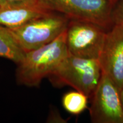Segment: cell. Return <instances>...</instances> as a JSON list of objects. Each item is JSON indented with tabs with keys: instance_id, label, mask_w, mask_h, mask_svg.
Returning a JSON list of instances; mask_svg holds the SVG:
<instances>
[{
	"instance_id": "cell-1",
	"label": "cell",
	"mask_w": 123,
	"mask_h": 123,
	"mask_svg": "<svg viewBox=\"0 0 123 123\" xmlns=\"http://www.w3.org/2000/svg\"><path fill=\"white\" fill-rule=\"evenodd\" d=\"M68 54L66 30L51 42L25 53L17 69L18 83L29 87L39 86L42 80L51 75Z\"/></svg>"
},
{
	"instance_id": "cell-2",
	"label": "cell",
	"mask_w": 123,
	"mask_h": 123,
	"mask_svg": "<svg viewBox=\"0 0 123 123\" xmlns=\"http://www.w3.org/2000/svg\"><path fill=\"white\" fill-rule=\"evenodd\" d=\"M101 76L98 59H86L69 54L49 76L55 86H68L90 98Z\"/></svg>"
},
{
	"instance_id": "cell-3",
	"label": "cell",
	"mask_w": 123,
	"mask_h": 123,
	"mask_svg": "<svg viewBox=\"0 0 123 123\" xmlns=\"http://www.w3.org/2000/svg\"><path fill=\"white\" fill-rule=\"evenodd\" d=\"M70 21L61 14L51 12L14 28H8L25 53L49 43L65 31Z\"/></svg>"
},
{
	"instance_id": "cell-4",
	"label": "cell",
	"mask_w": 123,
	"mask_h": 123,
	"mask_svg": "<svg viewBox=\"0 0 123 123\" xmlns=\"http://www.w3.org/2000/svg\"><path fill=\"white\" fill-rule=\"evenodd\" d=\"M51 12L69 20L87 21L110 30L113 26L111 15L116 0H41Z\"/></svg>"
},
{
	"instance_id": "cell-5",
	"label": "cell",
	"mask_w": 123,
	"mask_h": 123,
	"mask_svg": "<svg viewBox=\"0 0 123 123\" xmlns=\"http://www.w3.org/2000/svg\"><path fill=\"white\" fill-rule=\"evenodd\" d=\"M107 31L94 23L70 20L66 29V45L69 54L98 59Z\"/></svg>"
},
{
	"instance_id": "cell-6",
	"label": "cell",
	"mask_w": 123,
	"mask_h": 123,
	"mask_svg": "<svg viewBox=\"0 0 123 123\" xmlns=\"http://www.w3.org/2000/svg\"><path fill=\"white\" fill-rule=\"evenodd\" d=\"M92 98L90 115L92 123H123L120 91L107 75L101 76Z\"/></svg>"
},
{
	"instance_id": "cell-7",
	"label": "cell",
	"mask_w": 123,
	"mask_h": 123,
	"mask_svg": "<svg viewBox=\"0 0 123 123\" xmlns=\"http://www.w3.org/2000/svg\"><path fill=\"white\" fill-rule=\"evenodd\" d=\"M98 61L101 73L120 91L123 88V26L113 25L107 31Z\"/></svg>"
},
{
	"instance_id": "cell-8",
	"label": "cell",
	"mask_w": 123,
	"mask_h": 123,
	"mask_svg": "<svg viewBox=\"0 0 123 123\" xmlns=\"http://www.w3.org/2000/svg\"><path fill=\"white\" fill-rule=\"evenodd\" d=\"M41 0H26L1 4L0 25L14 28L51 13Z\"/></svg>"
},
{
	"instance_id": "cell-9",
	"label": "cell",
	"mask_w": 123,
	"mask_h": 123,
	"mask_svg": "<svg viewBox=\"0 0 123 123\" xmlns=\"http://www.w3.org/2000/svg\"><path fill=\"white\" fill-rule=\"evenodd\" d=\"M25 53L14 38L7 27L0 25V57L19 63Z\"/></svg>"
},
{
	"instance_id": "cell-10",
	"label": "cell",
	"mask_w": 123,
	"mask_h": 123,
	"mask_svg": "<svg viewBox=\"0 0 123 123\" xmlns=\"http://www.w3.org/2000/svg\"><path fill=\"white\" fill-rule=\"evenodd\" d=\"M88 97L82 92L75 91L64 95L62 105L64 108L71 114L77 115L82 113L87 108Z\"/></svg>"
},
{
	"instance_id": "cell-11",
	"label": "cell",
	"mask_w": 123,
	"mask_h": 123,
	"mask_svg": "<svg viewBox=\"0 0 123 123\" xmlns=\"http://www.w3.org/2000/svg\"><path fill=\"white\" fill-rule=\"evenodd\" d=\"M111 17L113 26H123V0H116L112 9Z\"/></svg>"
},
{
	"instance_id": "cell-12",
	"label": "cell",
	"mask_w": 123,
	"mask_h": 123,
	"mask_svg": "<svg viewBox=\"0 0 123 123\" xmlns=\"http://www.w3.org/2000/svg\"><path fill=\"white\" fill-rule=\"evenodd\" d=\"M26 1V0H1V4L14 2H19V1Z\"/></svg>"
},
{
	"instance_id": "cell-13",
	"label": "cell",
	"mask_w": 123,
	"mask_h": 123,
	"mask_svg": "<svg viewBox=\"0 0 123 123\" xmlns=\"http://www.w3.org/2000/svg\"><path fill=\"white\" fill-rule=\"evenodd\" d=\"M120 100H121V106H122V108L123 111V88L121 89L120 91Z\"/></svg>"
},
{
	"instance_id": "cell-14",
	"label": "cell",
	"mask_w": 123,
	"mask_h": 123,
	"mask_svg": "<svg viewBox=\"0 0 123 123\" xmlns=\"http://www.w3.org/2000/svg\"><path fill=\"white\" fill-rule=\"evenodd\" d=\"M1 0H0V6H1Z\"/></svg>"
}]
</instances>
